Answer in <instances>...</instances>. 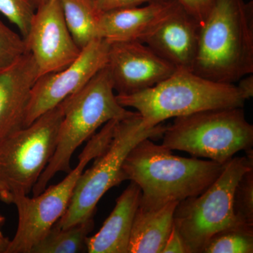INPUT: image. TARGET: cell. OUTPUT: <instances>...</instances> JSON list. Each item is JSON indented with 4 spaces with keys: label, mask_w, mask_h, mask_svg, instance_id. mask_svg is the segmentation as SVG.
Masks as SVG:
<instances>
[{
    "label": "cell",
    "mask_w": 253,
    "mask_h": 253,
    "mask_svg": "<svg viewBox=\"0 0 253 253\" xmlns=\"http://www.w3.org/2000/svg\"><path fill=\"white\" fill-rule=\"evenodd\" d=\"M108 68L117 95H129L152 87L176 68L139 41L109 43Z\"/></svg>",
    "instance_id": "cell-12"
},
{
    "label": "cell",
    "mask_w": 253,
    "mask_h": 253,
    "mask_svg": "<svg viewBox=\"0 0 253 253\" xmlns=\"http://www.w3.org/2000/svg\"><path fill=\"white\" fill-rule=\"evenodd\" d=\"M109 46L104 40H95L82 49L78 59L68 67L38 78L32 89L24 126L77 92L104 68Z\"/></svg>",
    "instance_id": "cell-10"
},
{
    "label": "cell",
    "mask_w": 253,
    "mask_h": 253,
    "mask_svg": "<svg viewBox=\"0 0 253 253\" xmlns=\"http://www.w3.org/2000/svg\"><path fill=\"white\" fill-rule=\"evenodd\" d=\"M28 1H29L30 4L36 10L37 8L39 7L41 5L49 2V1H54V0H28Z\"/></svg>",
    "instance_id": "cell-29"
},
{
    "label": "cell",
    "mask_w": 253,
    "mask_h": 253,
    "mask_svg": "<svg viewBox=\"0 0 253 253\" xmlns=\"http://www.w3.org/2000/svg\"><path fill=\"white\" fill-rule=\"evenodd\" d=\"M64 101L0 141V201L28 196L54 154Z\"/></svg>",
    "instance_id": "cell-8"
},
{
    "label": "cell",
    "mask_w": 253,
    "mask_h": 253,
    "mask_svg": "<svg viewBox=\"0 0 253 253\" xmlns=\"http://www.w3.org/2000/svg\"><path fill=\"white\" fill-rule=\"evenodd\" d=\"M234 210L240 220L253 226V168L243 174L236 186Z\"/></svg>",
    "instance_id": "cell-21"
},
{
    "label": "cell",
    "mask_w": 253,
    "mask_h": 253,
    "mask_svg": "<svg viewBox=\"0 0 253 253\" xmlns=\"http://www.w3.org/2000/svg\"><path fill=\"white\" fill-rule=\"evenodd\" d=\"M5 220H6V219H5L4 216L0 214V237H3V236H4L3 235L2 226L4 224Z\"/></svg>",
    "instance_id": "cell-30"
},
{
    "label": "cell",
    "mask_w": 253,
    "mask_h": 253,
    "mask_svg": "<svg viewBox=\"0 0 253 253\" xmlns=\"http://www.w3.org/2000/svg\"><path fill=\"white\" fill-rule=\"evenodd\" d=\"M38 78L36 63L28 51L0 69V141L24 127L32 89Z\"/></svg>",
    "instance_id": "cell-14"
},
{
    "label": "cell",
    "mask_w": 253,
    "mask_h": 253,
    "mask_svg": "<svg viewBox=\"0 0 253 253\" xmlns=\"http://www.w3.org/2000/svg\"><path fill=\"white\" fill-rule=\"evenodd\" d=\"M238 84V87L239 88L242 94H244L245 99H250L253 96V74L246 76L240 80Z\"/></svg>",
    "instance_id": "cell-27"
},
{
    "label": "cell",
    "mask_w": 253,
    "mask_h": 253,
    "mask_svg": "<svg viewBox=\"0 0 253 253\" xmlns=\"http://www.w3.org/2000/svg\"><path fill=\"white\" fill-rule=\"evenodd\" d=\"M141 196L140 188L131 181L116 200V206L100 230L94 235L88 236L86 253H127L133 221Z\"/></svg>",
    "instance_id": "cell-16"
},
{
    "label": "cell",
    "mask_w": 253,
    "mask_h": 253,
    "mask_svg": "<svg viewBox=\"0 0 253 253\" xmlns=\"http://www.w3.org/2000/svg\"><path fill=\"white\" fill-rule=\"evenodd\" d=\"M225 165L198 158L175 156L162 144L144 139L125 159L124 181L140 188L139 207L155 210L172 202H181L204 193L224 170Z\"/></svg>",
    "instance_id": "cell-1"
},
{
    "label": "cell",
    "mask_w": 253,
    "mask_h": 253,
    "mask_svg": "<svg viewBox=\"0 0 253 253\" xmlns=\"http://www.w3.org/2000/svg\"><path fill=\"white\" fill-rule=\"evenodd\" d=\"M94 227V217L66 228L53 226L31 253L86 252V241Z\"/></svg>",
    "instance_id": "cell-19"
},
{
    "label": "cell",
    "mask_w": 253,
    "mask_h": 253,
    "mask_svg": "<svg viewBox=\"0 0 253 253\" xmlns=\"http://www.w3.org/2000/svg\"><path fill=\"white\" fill-rule=\"evenodd\" d=\"M106 66L79 91L64 100V111L54 154L33 189L39 195L59 172L68 173L75 151L111 121L134 116L118 102Z\"/></svg>",
    "instance_id": "cell-3"
},
{
    "label": "cell",
    "mask_w": 253,
    "mask_h": 253,
    "mask_svg": "<svg viewBox=\"0 0 253 253\" xmlns=\"http://www.w3.org/2000/svg\"><path fill=\"white\" fill-rule=\"evenodd\" d=\"M193 72L234 84L253 73V5L244 0H213L199 24Z\"/></svg>",
    "instance_id": "cell-2"
},
{
    "label": "cell",
    "mask_w": 253,
    "mask_h": 253,
    "mask_svg": "<svg viewBox=\"0 0 253 253\" xmlns=\"http://www.w3.org/2000/svg\"><path fill=\"white\" fill-rule=\"evenodd\" d=\"M165 128L162 124L145 127L137 112L118 121L109 147L81 174L66 212L54 225L66 228L94 217L100 199L124 181L123 164L129 151L143 139L162 138Z\"/></svg>",
    "instance_id": "cell-9"
},
{
    "label": "cell",
    "mask_w": 253,
    "mask_h": 253,
    "mask_svg": "<svg viewBox=\"0 0 253 253\" xmlns=\"http://www.w3.org/2000/svg\"><path fill=\"white\" fill-rule=\"evenodd\" d=\"M24 40L39 77L68 67L82 51L66 26L60 0L37 8Z\"/></svg>",
    "instance_id": "cell-11"
},
{
    "label": "cell",
    "mask_w": 253,
    "mask_h": 253,
    "mask_svg": "<svg viewBox=\"0 0 253 253\" xmlns=\"http://www.w3.org/2000/svg\"><path fill=\"white\" fill-rule=\"evenodd\" d=\"M66 26L80 49L100 39L99 22L102 11L96 0H60Z\"/></svg>",
    "instance_id": "cell-18"
},
{
    "label": "cell",
    "mask_w": 253,
    "mask_h": 253,
    "mask_svg": "<svg viewBox=\"0 0 253 253\" xmlns=\"http://www.w3.org/2000/svg\"><path fill=\"white\" fill-rule=\"evenodd\" d=\"M179 4L176 0H158L141 7L105 11L100 18L99 38L108 43L140 42Z\"/></svg>",
    "instance_id": "cell-15"
},
{
    "label": "cell",
    "mask_w": 253,
    "mask_h": 253,
    "mask_svg": "<svg viewBox=\"0 0 253 253\" xmlns=\"http://www.w3.org/2000/svg\"><path fill=\"white\" fill-rule=\"evenodd\" d=\"M178 202L169 203L155 210L138 208L127 253H162L173 225Z\"/></svg>",
    "instance_id": "cell-17"
},
{
    "label": "cell",
    "mask_w": 253,
    "mask_h": 253,
    "mask_svg": "<svg viewBox=\"0 0 253 253\" xmlns=\"http://www.w3.org/2000/svg\"><path fill=\"white\" fill-rule=\"evenodd\" d=\"M35 11L28 0H0V13L18 28L23 38L27 36Z\"/></svg>",
    "instance_id": "cell-23"
},
{
    "label": "cell",
    "mask_w": 253,
    "mask_h": 253,
    "mask_svg": "<svg viewBox=\"0 0 253 253\" xmlns=\"http://www.w3.org/2000/svg\"><path fill=\"white\" fill-rule=\"evenodd\" d=\"M247 156L233 158L219 177L196 197L181 201L174 213V224L188 253H201L213 236L220 231L247 225L236 215V186L246 171L253 168V150Z\"/></svg>",
    "instance_id": "cell-7"
},
{
    "label": "cell",
    "mask_w": 253,
    "mask_h": 253,
    "mask_svg": "<svg viewBox=\"0 0 253 253\" xmlns=\"http://www.w3.org/2000/svg\"><path fill=\"white\" fill-rule=\"evenodd\" d=\"M162 253H188L185 243L174 224Z\"/></svg>",
    "instance_id": "cell-26"
},
{
    "label": "cell",
    "mask_w": 253,
    "mask_h": 253,
    "mask_svg": "<svg viewBox=\"0 0 253 253\" xmlns=\"http://www.w3.org/2000/svg\"><path fill=\"white\" fill-rule=\"evenodd\" d=\"M253 226H243L217 233L201 253H253Z\"/></svg>",
    "instance_id": "cell-20"
},
{
    "label": "cell",
    "mask_w": 253,
    "mask_h": 253,
    "mask_svg": "<svg viewBox=\"0 0 253 253\" xmlns=\"http://www.w3.org/2000/svg\"><path fill=\"white\" fill-rule=\"evenodd\" d=\"M162 138L171 151L225 165L240 151L252 150L253 126L243 107L208 110L174 118Z\"/></svg>",
    "instance_id": "cell-5"
},
{
    "label": "cell",
    "mask_w": 253,
    "mask_h": 253,
    "mask_svg": "<svg viewBox=\"0 0 253 253\" xmlns=\"http://www.w3.org/2000/svg\"><path fill=\"white\" fill-rule=\"evenodd\" d=\"M199 33V23L179 4L140 42L176 69L192 71Z\"/></svg>",
    "instance_id": "cell-13"
},
{
    "label": "cell",
    "mask_w": 253,
    "mask_h": 253,
    "mask_svg": "<svg viewBox=\"0 0 253 253\" xmlns=\"http://www.w3.org/2000/svg\"><path fill=\"white\" fill-rule=\"evenodd\" d=\"M27 51L23 36L0 21V69L11 66Z\"/></svg>",
    "instance_id": "cell-22"
},
{
    "label": "cell",
    "mask_w": 253,
    "mask_h": 253,
    "mask_svg": "<svg viewBox=\"0 0 253 253\" xmlns=\"http://www.w3.org/2000/svg\"><path fill=\"white\" fill-rule=\"evenodd\" d=\"M10 239L9 238L0 237V253H6L8 247H9Z\"/></svg>",
    "instance_id": "cell-28"
},
{
    "label": "cell",
    "mask_w": 253,
    "mask_h": 253,
    "mask_svg": "<svg viewBox=\"0 0 253 253\" xmlns=\"http://www.w3.org/2000/svg\"><path fill=\"white\" fill-rule=\"evenodd\" d=\"M118 121L114 120L106 123L91 136L78 157L77 166L61 182L46 187L41 194L32 198H14L12 204L17 209L18 226L14 238L10 240L6 253H31L62 217L86 166L109 147Z\"/></svg>",
    "instance_id": "cell-6"
},
{
    "label": "cell",
    "mask_w": 253,
    "mask_h": 253,
    "mask_svg": "<svg viewBox=\"0 0 253 253\" xmlns=\"http://www.w3.org/2000/svg\"><path fill=\"white\" fill-rule=\"evenodd\" d=\"M116 98L123 107L136 109L146 128L201 111L244 107L246 101L236 84L211 81L184 69H176L149 89L133 94H116Z\"/></svg>",
    "instance_id": "cell-4"
},
{
    "label": "cell",
    "mask_w": 253,
    "mask_h": 253,
    "mask_svg": "<svg viewBox=\"0 0 253 253\" xmlns=\"http://www.w3.org/2000/svg\"><path fill=\"white\" fill-rule=\"evenodd\" d=\"M158 0H96V4L102 12L121 8L140 6L144 3H149Z\"/></svg>",
    "instance_id": "cell-25"
},
{
    "label": "cell",
    "mask_w": 253,
    "mask_h": 253,
    "mask_svg": "<svg viewBox=\"0 0 253 253\" xmlns=\"http://www.w3.org/2000/svg\"><path fill=\"white\" fill-rule=\"evenodd\" d=\"M188 14L200 23L207 15L213 0H176Z\"/></svg>",
    "instance_id": "cell-24"
}]
</instances>
